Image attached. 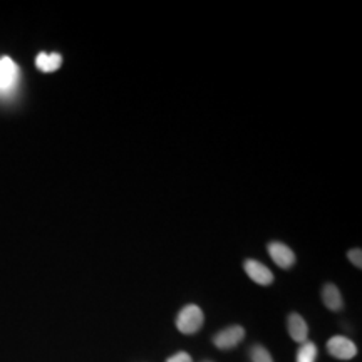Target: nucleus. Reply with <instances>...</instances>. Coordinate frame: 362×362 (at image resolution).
I'll return each instance as SVG.
<instances>
[{
    "label": "nucleus",
    "instance_id": "f257e3e1",
    "mask_svg": "<svg viewBox=\"0 0 362 362\" xmlns=\"http://www.w3.org/2000/svg\"><path fill=\"white\" fill-rule=\"evenodd\" d=\"M21 81L19 66L8 56L0 57V98H8L16 93Z\"/></svg>",
    "mask_w": 362,
    "mask_h": 362
},
{
    "label": "nucleus",
    "instance_id": "f03ea898",
    "mask_svg": "<svg viewBox=\"0 0 362 362\" xmlns=\"http://www.w3.org/2000/svg\"><path fill=\"white\" fill-rule=\"evenodd\" d=\"M203 320H205V317H203L200 307L189 304L180 310L178 319H176V327L181 334H188L189 336V334L198 332L202 329Z\"/></svg>",
    "mask_w": 362,
    "mask_h": 362
},
{
    "label": "nucleus",
    "instance_id": "7ed1b4c3",
    "mask_svg": "<svg viewBox=\"0 0 362 362\" xmlns=\"http://www.w3.org/2000/svg\"><path fill=\"white\" fill-rule=\"evenodd\" d=\"M327 351L332 357H336L339 361H351L352 357L357 354L356 344L351 341V339L344 336H336L329 339L327 342Z\"/></svg>",
    "mask_w": 362,
    "mask_h": 362
},
{
    "label": "nucleus",
    "instance_id": "20e7f679",
    "mask_svg": "<svg viewBox=\"0 0 362 362\" xmlns=\"http://www.w3.org/2000/svg\"><path fill=\"white\" fill-rule=\"evenodd\" d=\"M243 337H245V330H243V327H240V325H232V327L220 330V332L214 337V344L218 349H233V347H237L238 344L243 341Z\"/></svg>",
    "mask_w": 362,
    "mask_h": 362
},
{
    "label": "nucleus",
    "instance_id": "39448f33",
    "mask_svg": "<svg viewBox=\"0 0 362 362\" xmlns=\"http://www.w3.org/2000/svg\"><path fill=\"white\" fill-rule=\"evenodd\" d=\"M269 253L272 260H274L280 269H291V267L296 264V255H293V252L280 242H272L269 245Z\"/></svg>",
    "mask_w": 362,
    "mask_h": 362
},
{
    "label": "nucleus",
    "instance_id": "423d86ee",
    "mask_svg": "<svg viewBox=\"0 0 362 362\" xmlns=\"http://www.w3.org/2000/svg\"><path fill=\"white\" fill-rule=\"evenodd\" d=\"M245 272L253 282L259 285H270L274 282V274L267 269L265 265H262L260 262L257 260H245Z\"/></svg>",
    "mask_w": 362,
    "mask_h": 362
},
{
    "label": "nucleus",
    "instance_id": "0eeeda50",
    "mask_svg": "<svg viewBox=\"0 0 362 362\" xmlns=\"http://www.w3.org/2000/svg\"><path fill=\"white\" fill-rule=\"evenodd\" d=\"M287 327L288 334L296 342H305L307 336H309V329H307L305 320L302 319V315L298 314H291L287 319Z\"/></svg>",
    "mask_w": 362,
    "mask_h": 362
},
{
    "label": "nucleus",
    "instance_id": "6e6552de",
    "mask_svg": "<svg viewBox=\"0 0 362 362\" xmlns=\"http://www.w3.org/2000/svg\"><path fill=\"white\" fill-rule=\"evenodd\" d=\"M35 66H37V69L42 72H54L62 66V56L56 52L54 54L40 52L37 59H35Z\"/></svg>",
    "mask_w": 362,
    "mask_h": 362
},
{
    "label": "nucleus",
    "instance_id": "1a4fd4ad",
    "mask_svg": "<svg viewBox=\"0 0 362 362\" xmlns=\"http://www.w3.org/2000/svg\"><path fill=\"white\" fill-rule=\"evenodd\" d=\"M322 300H324V305L327 307L329 310H334V312L341 310L344 305L341 292H339V288L334 284L325 285L322 291Z\"/></svg>",
    "mask_w": 362,
    "mask_h": 362
},
{
    "label": "nucleus",
    "instance_id": "9d476101",
    "mask_svg": "<svg viewBox=\"0 0 362 362\" xmlns=\"http://www.w3.org/2000/svg\"><path fill=\"white\" fill-rule=\"evenodd\" d=\"M317 359V346L314 342H302L297 351V362H315Z\"/></svg>",
    "mask_w": 362,
    "mask_h": 362
},
{
    "label": "nucleus",
    "instance_id": "9b49d317",
    "mask_svg": "<svg viewBox=\"0 0 362 362\" xmlns=\"http://www.w3.org/2000/svg\"><path fill=\"white\" fill-rule=\"evenodd\" d=\"M250 359L252 362H274L272 361L270 352L262 346H253L250 349Z\"/></svg>",
    "mask_w": 362,
    "mask_h": 362
},
{
    "label": "nucleus",
    "instance_id": "f8f14e48",
    "mask_svg": "<svg viewBox=\"0 0 362 362\" xmlns=\"http://www.w3.org/2000/svg\"><path fill=\"white\" fill-rule=\"evenodd\" d=\"M347 257H349V260H351L352 265L357 267V269H361V267H362V252H361V248H352V250L347 253Z\"/></svg>",
    "mask_w": 362,
    "mask_h": 362
},
{
    "label": "nucleus",
    "instance_id": "ddd939ff",
    "mask_svg": "<svg viewBox=\"0 0 362 362\" xmlns=\"http://www.w3.org/2000/svg\"><path fill=\"white\" fill-rule=\"evenodd\" d=\"M166 362H193L192 357L187 352H176L175 356H171Z\"/></svg>",
    "mask_w": 362,
    "mask_h": 362
},
{
    "label": "nucleus",
    "instance_id": "4468645a",
    "mask_svg": "<svg viewBox=\"0 0 362 362\" xmlns=\"http://www.w3.org/2000/svg\"><path fill=\"white\" fill-rule=\"evenodd\" d=\"M206 362H210V361H206Z\"/></svg>",
    "mask_w": 362,
    "mask_h": 362
}]
</instances>
